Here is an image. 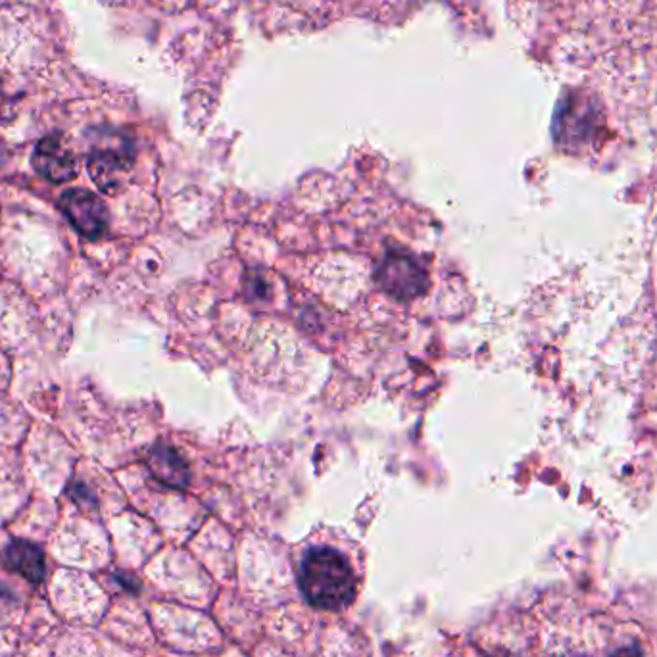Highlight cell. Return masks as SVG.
<instances>
[{
    "label": "cell",
    "mask_w": 657,
    "mask_h": 657,
    "mask_svg": "<svg viewBox=\"0 0 657 657\" xmlns=\"http://www.w3.org/2000/svg\"><path fill=\"white\" fill-rule=\"evenodd\" d=\"M37 171L52 183H66L78 175V158L62 135H49L39 140L33 153Z\"/></svg>",
    "instance_id": "cell-4"
},
{
    "label": "cell",
    "mask_w": 657,
    "mask_h": 657,
    "mask_svg": "<svg viewBox=\"0 0 657 657\" xmlns=\"http://www.w3.org/2000/svg\"><path fill=\"white\" fill-rule=\"evenodd\" d=\"M148 468L160 483L168 487H185L189 483V465L177 450L166 444H156L148 452Z\"/></svg>",
    "instance_id": "cell-7"
},
{
    "label": "cell",
    "mask_w": 657,
    "mask_h": 657,
    "mask_svg": "<svg viewBox=\"0 0 657 657\" xmlns=\"http://www.w3.org/2000/svg\"><path fill=\"white\" fill-rule=\"evenodd\" d=\"M134 168V155L127 148H97L89 156V175L98 189L116 195Z\"/></svg>",
    "instance_id": "cell-5"
},
{
    "label": "cell",
    "mask_w": 657,
    "mask_h": 657,
    "mask_svg": "<svg viewBox=\"0 0 657 657\" xmlns=\"http://www.w3.org/2000/svg\"><path fill=\"white\" fill-rule=\"evenodd\" d=\"M611 657H644L643 651L637 646H630V648H621V650L616 651Z\"/></svg>",
    "instance_id": "cell-8"
},
{
    "label": "cell",
    "mask_w": 657,
    "mask_h": 657,
    "mask_svg": "<svg viewBox=\"0 0 657 657\" xmlns=\"http://www.w3.org/2000/svg\"><path fill=\"white\" fill-rule=\"evenodd\" d=\"M379 287L396 301H415L429 291L425 267L406 252H386L375 273Z\"/></svg>",
    "instance_id": "cell-2"
},
{
    "label": "cell",
    "mask_w": 657,
    "mask_h": 657,
    "mask_svg": "<svg viewBox=\"0 0 657 657\" xmlns=\"http://www.w3.org/2000/svg\"><path fill=\"white\" fill-rule=\"evenodd\" d=\"M4 563L10 571L21 575L23 579L33 582V585H39L47 573L41 548L28 540L10 542L4 550Z\"/></svg>",
    "instance_id": "cell-6"
},
{
    "label": "cell",
    "mask_w": 657,
    "mask_h": 657,
    "mask_svg": "<svg viewBox=\"0 0 657 657\" xmlns=\"http://www.w3.org/2000/svg\"><path fill=\"white\" fill-rule=\"evenodd\" d=\"M60 210L63 216L70 219L71 225L78 229L84 237H102L108 227V208L100 196L91 190L70 189L60 196Z\"/></svg>",
    "instance_id": "cell-3"
},
{
    "label": "cell",
    "mask_w": 657,
    "mask_h": 657,
    "mask_svg": "<svg viewBox=\"0 0 657 657\" xmlns=\"http://www.w3.org/2000/svg\"><path fill=\"white\" fill-rule=\"evenodd\" d=\"M298 585L310 606L322 611H343L357 592L356 575L350 561L329 546H315L302 558Z\"/></svg>",
    "instance_id": "cell-1"
}]
</instances>
